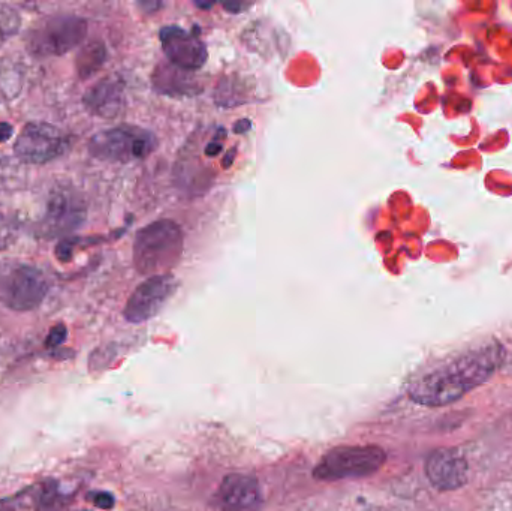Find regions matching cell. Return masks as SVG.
Here are the masks:
<instances>
[{
  "label": "cell",
  "instance_id": "6da1fadb",
  "mask_svg": "<svg viewBox=\"0 0 512 511\" xmlns=\"http://www.w3.org/2000/svg\"><path fill=\"white\" fill-rule=\"evenodd\" d=\"M501 344L474 348L441 368L418 378L409 387V398L424 407H445L459 401L472 390L486 384L504 365Z\"/></svg>",
  "mask_w": 512,
  "mask_h": 511
},
{
  "label": "cell",
  "instance_id": "7a4b0ae2",
  "mask_svg": "<svg viewBox=\"0 0 512 511\" xmlns=\"http://www.w3.org/2000/svg\"><path fill=\"white\" fill-rule=\"evenodd\" d=\"M183 231L171 219H159L138 231L134 240L135 269L146 276L167 275L183 254Z\"/></svg>",
  "mask_w": 512,
  "mask_h": 511
},
{
  "label": "cell",
  "instance_id": "3957f363",
  "mask_svg": "<svg viewBox=\"0 0 512 511\" xmlns=\"http://www.w3.org/2000/svg\"><path fill=\"white\" fill-rule=\"evenodd\" d=\"M387 455L378 446H340L328 450L313 470L321 482L361 479L378 473L384 467Z\"/></svg>",
  "mask_w": 512,
  "mask_h": 511
},
{
  "label": "cell",
  "instance_id": "277c9868",
  "mask_svg": "<svg viewBox=\"0 0 512 511\" xmlns=\"http://www.w3.org/2000/svg\"><path fill=\"white\" fill-rule=\"evenodd\" d=\"M87 35V21L78 15H51L27 33V50L38 57L62 56L78 47Z\"/></svg>",
  "mask_w": 512,
  "mask_h": 511
},
{
  "label": "cell",
  "instance_id": "5b68a950",
  "mask_svg": "<svg viewBox=\"0 0 512 511\" xmlns=\"http://www.w3.org/2000/svg\"><path fill=\"white\" fill-rule=\"evenodd\" d=\"M158 147L152 132L137 126H117L93 135L89 152L93 158L107 162H132L147 158Z\"/></svg>",
  "mask_w": 512,
  "mask_h": 511
},
{
  "label": "cell",
  "instance_id": "8992f818",
  "mask_svg": "<svg viewBox=\"0 0 512 511\" xmlns=\"http://www.w3.org/2000/svg\"><path fill=\"white\" fill-rule=\"evenodd\" d=\"M50 285L41 270L29 264H6L0 269V303L12 311L38 308Z\"/></svg>",
  "mask_w": 512,
  "mask_h": 511
},
{
  "label": "cell",
  "instance_id": "52a82bcc",
  "mask_svg": "<svg viewBox=\"0 0 512 511\" xmlns=\"http://www.w3.org/2000/svg\"><path fill=\"white\" fill-rule=\"evenodd\" d=\"M69 138L57 126L45 122H30L24 126L14 144L18 161L42 165L65 155Z\"/></svg>",
  "mask_w": 512,
  "mask_h": 511
},
{
  "label": "cell",
  "instance_id": "ba28073f",
  "mask_svg": "<svg viewBox=\"0 0 512 511\" xmlns=\"http://www.w3.org/2000/svg\"><path fill=\"white\" fill-rule=\"evenodd\" d=\"M177 288H179V281L170 273L150 276L135 288L126 303L123 315L129 323H146L164 309L168 300L176 294Z\"/></svg>",
  "mask_w": 512,
  "mask_h": 511
},
{
  "label": "cell",
  "instance_id": "9c48e42d",
  "mask_svg": "<svg viewBox=\"0 0 512 511\" xmlns=\"http://www.w3.org/2000/svg\"><path fill=\"white\" fill-rule=\"evenodd\" d=\"M159 39L171 65L182 71H198L209 59V51L197 35V29L188 32L183 27L165 26L159 30Z\"/></svg>",
  "mask_w": 512,
  "mask_h": 511
},
{
  "label": "cell",
  "instance_id": "30bf717a",
  "mask_svg": "<svg viewBox=\"0 0 512 511\" xmlns=\"http://www.w3.org/2000/svg\"><path fill=\"white\" fill-rule=\"evenodd\" d=\"M426 474L439 491H456L468 482V462L456 449H438L427 458Z\"/></svg>",
  "mask_w": 512,
  "mask_h": 511
},
{
  "label": "cell",
  "instance_id": "8fae6325",
  "mask_svg": "<svg viewBox=\"0 0 512 511\" xmlns=\"http://www.w3.org/2000/svg\"><path fill=\"white\" fill-rule=\"evenodd\" d=\"M83 221V204L71 192L56 191L48 200L41 230L44 236H57L78 227Z\"/></svg>",
  "mask_w": 512,
  "mask_h": 511
},
{
  "label": "cell",
  "instance_id": "7c38bea8",
  "mask_svg": "<svg viewBox=\"0 0 512 511\" xmlns=\"http://www.w3.org/2000/svg\"><path fill=\"white\" fill-rule=\"evenodd\" d=\"M222 511H259L262 494L256 479L246 474H230L218 492Z\"/></svg>",
  "mask_w": 512,
  "mask_h": 511
},
{
  "label": "cell",
  "instance_id": "4fadbf2b",
  "mask_svg": "<svg viewBox=\"0 0 512 511\" xmlns=\"http://www.w3.org/2000/svg\"><path fill=\"white\" fill-rule=\"evenodd\" d=\"M90 113L104 119H114L119 116L125 105V86L116 77L104 78L87 90L83 99Z\"/></svg>",
  "mask_w": 512,
  "mask_h": 511
},
{
  "label": "cell",
  "instance_id": "5bb4252c",
  "mask_svg": "<svg viewBox=\"0 0 512 511\" xmlns=\"http://www.w3.org/2000/svg\"><path fill=\"white\" fill-rule=\"evenodd\" d=\"M185 72L188 71H182L176 66H173V68L165 65L159 66L155 75H153L156 90L168 93V95H194L197 90H195L194 83Z\"/></svg>",
  "mask_w": 512,
  "mask_h": 511
},
{
  "label": "cell",
  "instance_id": "9a60e30c",
  "mask_svg": "<svg viewBox=\"0 0 512 511\" xmlns=\"http://www.w3.org/2000/svg\"><path fill=\"white\" fill-rule=\"evenodd\" d=\"M24 84V68L8 57H0V104L20 95Z\"/></svg>",
  "mask_w": 512,
  "mask_h": 511
},
{
  "label": "cell",
  "instance_id": "2e32d148",
  "mask_svg": "<svg viewBox=\"0 0 512 511\" xmlns=\"http://www.w3.org/2000/svg\"><path fill=\"white\" fill-rule=\"evenodd\" d=\"M107 59V51L101 42H90L84 45L77 56V71L81 78L95 74Z\"/></svg>",
  "mask_w": 512,
  "mask_h": 511
},
{
  "label": "cell",
  "instance_id": "e0dca14e",
  "mask_svg": "<svg viewBox=\"0 0 512 511\" xmlns=\"http://www.w3.org/2000/svg\"><path fill=\"white\" fill-rule=\"evenodd\" d=\"M35 511H68V500L60 494L59 485L54 480H45L38 485Z\"/></svg>",
  "mask_w": 512,
  "mask_h": 511
},
{
  "label": "cell",
  "instance_id": "ac0fdd59",
  "mask_svg": "<svg viewBox=\"0 0 512 511\" xmlns=\"http://www.w3.org/2000/svg\"><path fill=\"white\" fill-rule=\"evenodd\" d=\"M21 18L17 9L0 3V45L5 44L20 30Z\"/></svg>",
  "mask_w": 512,
  "mask_h": 511
},
{
  "label": "cell",
  "instance_id": "d6986e66",
  "mask_svg": "<svg viewBox=\"0 0 512 511\" xmlns=\"http://www.w3.org/2000/svg\"><path fill=\"white\" fill-rule=\"evenodd\" d=\"M18 234H20V225L17 219L0 213V251L11 248L17 242Z\"/></svg>",
  "mask_w": 512,
  "mask_h": 511
},
{
  "label": "cell",
  "instance_id": "ffe728a7",
  "mask_svg": "<svg viewBox=\"0 0 512 511\" xmlns=\"http://www.w3.org/2000/svg\"><path fill=\"white\" fill-rule=\"evenodd\" d=\"M68 338V330L63 324H57L53 329L48 333L47 339H45V347L47 348H56L59 345H62L63 342Z\"/></svg>",
  "mask_w": 512,
  "mask_h": 511
},
{
  "label": "cell",
  "instance_id": "44dd1931",
  "mask_svg": "<svg viewBox=\"0 0 512 511\" xmlns=\"http://www.w3.org/2000/svg\"><path fill=\"white\" fill-rule=\"evenodd\" d=\"M90 501H92L98 509L102 510L113 509L114 504H116L113 495L108 494V492H95V494H90Z\"/></svg>",
  "mask_w": 512,
  "mask_h": 511
},
{
  "label": "cell",
  "instance_id": "7402d4cb",
  "mask_svg": "<svg viewBox=\"0 0 512 511\" xmlns=\"http://www.w3.org/2000/svg\"><path fill=\"white\" fill-rule=\"evenodd\" d=\"M252 122L249 119H240L239 122H236L234 125V132L236 134H246V132L251 131Z\"/></svg>",
  "mask_w": 512,
  "mask_h": 511
},
{
  "label": "cell",
  "instance_id": "603a6c76",
  "mask_svg": "<svg viewBox=\"0 0 512 511\" xmlns=\"http://www.w3.org/2000/svg\"><path fill=\"white\" fill-rule=\"evenodd\" d=\"M12 131H14V128H12L9 123H0V143H5V141H8L9 138H11Z\"/></svg>",
  "mask_w": 512,
  "mask_h": 511
},
{
  "label": "cell",
  "instance_id": "cb8c5ba5",
  "mask_svg": "<svg viewBox=\"0 0 512 511\" xmlns=\"http://www.w3.org/2000/svg\"><path fill=\"white\" fill-rule=\"evenodd\" d=\"M222 152V143H210L207 144L206 149H204V153H206L207 156H210V158H215V156H218L219 153Z\"/></svg>",
  "mask_w": 512,
  "mask_h": 511
},
{
  "label": "cell",
  "instance_id": "d4e9b609",
  "mask_svg": "<svg viewBox=\"0 0 512 511\" xmlns=\"http://www.w3.org/2000/svg\"><path fill=\"white\" fill-rule=\"evenodd\" d=\"M222 6H224L228 12H233V14H240V12H243L248 8V6L243 5V3H224Z\"/></svg>",
  "mask_w": 512,
  "mask_h": 511
},
{
  "label": "cell",
  "instance_id": "484cf974",
  "mask_svg": "<svg viewBox=\"0 0 512 511\" xmlns=\"http://www.w3.org/2000/svg\"><path fill=\"white\" fill-rule=\"evenodd\" d=\"M234 153L236 152H228V155L225 156L224 161H222V164H224V168H230L231 161H234Z\"/></svg>",
  "mask_w": 512,
  "mask_h": 511
},
{
  "label": "cell",
  "instance_id": "4316f807",
  "mask_svg": "<svg viewBox=\"0 0 512 511\" xmlns=\"http://www.w3.org/2000/svg\"><path fill=\"white\" fill-rule=\"evenodd\" d=\"M195 5H197L198 8L209 9V8H212L213 3H200V2H197V3H195Z\"/></svg>",
  "mask_w": 512,
  "mask_h": 511
},
{
  "label": "cell",
  "instance_id": "83f0119b",
  "mask_svg": "<svg viewBox=\"0 0 512 511\" xmlns=\"http://www.w3.org/2000/svg\"><path fill=\"white\" fill-rule=\"evenodd\" d=\"M370 511H376V510H370Z\"/></svg>",
  "mask_w": 512,
  "mask_h": 511
}]
</instances>
